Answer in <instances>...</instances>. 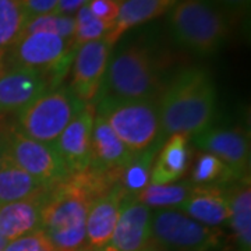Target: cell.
Instances as JSON below:
<instances>
[{
  "instance_id": "6da1fadb",
  "label": "cell",
  "mask_w": 251,
  "mask_h": 251,
  "mask_svg": "<svg viewBox=\"0 0 251 251\" xmlns=\"http://www.w3.org/2000/svg\"><path fill=\"white\" fill-rule=\"evenodd\" d=\"M116 186L113 179L88 168L46 191L39 229L54 251H73L85 246V221L92 201Z\"/></svg>"
},
{
  "instance_id": "7a4b0ae2",
  "label": "cell",
  "mask_w": 251,
  "mask_h": 251,
  "mask_svg": "<svg viewBox=\"0 0 251 251\" xmlns=\"http://www.w3.org/2000/svg\"><path fill=\"white\" fill-rule=\"evenodd\" d=\"M159 138L171 135L194 137L211 127L216 112V88L208 70L187 67L180 70L158 98Z\"/></svg>"
},
{
  "instance_id": "3957f363",
  "label": "cell",
  "mask_w": 251,
  "mask_h": 251,
  "mask_svg": "<svg viewBox=\"0 0 251 251\" xmlns=\"http://www.w3.org/2000/svg\"><path fill=\"white\" fill-rule=\"evenodd\" d=\"M165 57L150 45L133 44L109 62L95 99H158L166 82Z\"/></svg>"
},
{
  "instance_id": "277c9868",
  "label": "cell",
  "mask_w": 251,
  "mask_h": 251,
  "mask_svg": "<svg viewBox=\"0 0 251 251\" xmlns=\"http://www.w3.org/2000/svg\"><path fill=\"white\" fill-rule=\"evenodd\" d=\"M95 113L105 119L133 153L150 148L159 138L158 99H95Z\"/></svg>"
},
{
  "instance_id": "5b68a950",
  "label": "cell",
  "mask_w": 251,
  "mask_h": 251,
  "mask_svg": "<svg viewBox=\"0 0 251 251\" xmlns=\"http://www.w3.org/2000/svg\"><path fill=\"white\" fill-rule=\"evenodd\" d=\"M169 24L176 42L197 54L218 52L229 34L222 13L206 0H179L173 4Z\"/></svg>"
},
{
  "instance_id": "8992f818",
  "label": "cell",
  "mask_w": 251,
  "mask_h": 251,
  "mask_svg": "<svg viewBox=\"0 0 251 251\" xmlns=\"http://www.w3.org/2000/svg\"><path fill=\"white\" fill-rule=\"evenodd\" d=\"M85 108L69 85L44 92L31 105L18 112L17 125L21 134L46 144H54L63 130Z\"/></svg>"
},
{
  "instance_id": "52a82bcc",
  "label": "cell",
  "mask_w": 251,
  "mask_h": 251,
  "mask_svg": "<svg viewBox=\"0 0 251 251\" xmlns=\"http://www.w3.org/2000/svg\"><path fill=\"white\" fill-rule=\"evenodd\" d=\"M9 50L11 66L44 74L52 90L69 74L77 49L72 39L48 32H32L21 35Z\"/></svg>"
},
{
  "instance_id": "ba28073f",
  "label": "cell",
  "mask_w": 251,
  "mask_h": 251,
  "mask_svg": "<svg viewBox=\"0 0 251 251\" xmlns=\"http://www.w3.org/2000/svg\"><path fill=\"white\" fill-rule=\"evenodd\" d=\"M152 240L168 251H214L222 239L218 227L200 224L179 209H159L151 219Z\"/></svg>"
},
{
  "instance_id": "9c48e42d",
  "label": "cell",
  "mask_w": 251,
  "mask_h": 251,
  "mask_svg": "<svg viewBox=\"0 0 251 251\" xmlns=\"http://www.w3.org/2000/svg\"><path fill=\"white\" fill-rule=\"evenodd\" d=\"M6 155L46 190L53 188L70 176L53 144L32 140L21 134L14 126L9 128Z\"/></svg>"
},
{
  "instance_id": "30bf717a",
  "label": "cell",
  "mask_w": 251,
  "mask_h": 251,
  "mask_svg": "<svg viewBox=\"0 0 251 251\" xmlns=\"http://www.w3.org/2000/svg\"><path fill=\"white\" fill-rule=\"evenodd\" d=\"M112 46L102 38L77 48L73 60L69 88L82 103H92L99 90L110 62Z\"/></svg>"
},
{
  "instance_id": "8fae6325",
  "label": "cell",
  "mask_w": 251,
  "mask_h": 251,
  "mask_svg": "<svg viewBox=\"0 0 251 251\" xmlns=\"http://www.w3.org/2000/svg\"><path fill=\"white\" fill-rule=\"evenodd\" d=\"M204 151L225 162L239 180L250 179V138L242 128L208 127L193 137Z\"/></svg>"
},
{
  "instance_id": "7c38bea8",
  "label": "cell",
  "mask_w": 251,
  "mask_h": 251,
  "mask_svg": "<svg viewBox=\"0 0 251 251\" xmlns=\"http://www.w3.org/2000/svg\"><path fill=\"white\" fill-rule=\"evenodd\" d=\"M48 90L49 82L39 72L20 66L4 69L0 74V119L21 112Z\"/></svg>"
},
{
  "instance_id": "4fadbf2b",
  "label": "cell",
  "mask_w": 251,
  "mask_h": 251,
  "mask_svg": "<svg viewBox=\"0 0 251 251\" xmlns=\"http://www.w3.org/2000/svg\"><path fill=\"white\" fill-rule=\"evenodd\" d=\"M135 156L115 131L109 127L105 119L95 113L92 134H91L90 168L91 171L98 172L113 179L119 186L120 173L126 165Z\"/></svg>"
},
{
  "instance_id": "5bb4252c",
  "label": "cell",
  "mask_w": 251,
  "mask_h": 251,
  "mask_svg": "<svg viewBox=\"0 0 251 251\" xmlns=\"http://www.w3.org/2000/svg\"><path fill=\"white\" fill-rule=\"evenodd\" d=\"M151 208L135 197H127L122 205L116 227L100 251H141L152 240Z\"/></svg>"
},
{
  "instance_id": "9a60e30c",
  "label": "cell",
  "mask_w": 251,
  "mask_h": 251,
  "mask_svg": "<svg viewBox=\"0 0 251 251\" xmlns=\"http://www.w3.org/2000/svg\"><path fill=\"white\" fill-rule=\"evenodd\" d=\"M94 119L95 106L94 103H88L54 141V148L57 150L70 175L85 171L90 166L91 134Z\"/></svg>"
},
{
  "instance_id": "2e32d148",
  "label": "cell",
  "mask_w": 251,
  "mask_h": 251,
  "mask_svg": "<svg viewBox=\"0 0 251 251\" xmlns=\"http://www.w3.org/2000/svg\"><path fill=\"white\" fill-rule=\"evenodd\" d=\"M128 197L120 186L95 198L88 209L85 221V246L100 251L110 240L116 227L120 209Z\"/></svg>"
},
{
  "instance_id": "e0dca14e",
  "label": "cell",
  "mask_w": 251,
  "mask_h": 251,
  "mask_svg": "<svg viewBox=\"0 0 251 251\" xmlns=\"http://www.w3.org/2000/svg\"><path fill=\"white\" fill-rule=\"evenodd\" d=\"M180 209L200 224L218 227L229 221L227 190L219 186H193Z\"/></svg>"
},
{
  "instance_id": "ac0fdd59",
  "label": "cell",
  "mask_w": 251,
  "mask_h": 251,
  "mask_svg": "<svg viewBox=\"0 0 251 251\" xmlns=\"http://www.w3.org/2000/svg\"><path fill=\"white\" fill-rule=\"evenodd\" d=\"M188 140V137L180 134L171 135L165 140L153 162L150 184H173L187 173L191 159Z\"/></svg>"
},
{
  "instance_id": "d6986e66",
  "label": "cell",
  "mask_w": 251,
  "mask_h": 251,
  "mask_svg": "<svg viewBox=\"0 0 251 251\" xmlns=\"http://www.w3.org/2000/svg\"><path fill=\"white\" fill-rule=\"evenodd\" d=\"M45 194L0 204V236L11 242L38 230L41 227V211Z\"/></svg>"
},
{
  "instance_id": "ffe728a7",
  "label": "cell",
  "mask_w": 251,
  "mask_h": 251,
  "mask_svg": "<svg viewBox=\"0 0 251 251\" xmlns=\"http://www.w3.org/2000/svg\"><path fill=\"white\" fill-rule=\"evenodd\" d=\"M175 3L176 0H122L116 20L103 39L113 46L128 29L159 17Z\"/></svg>"
},
{
  "instance_id": "44dd1931",
  "label": "cell",
  "mask_w": 251,
  "mask_h": 251,
  "mask_svg": "<svg viewBox=\"0 0 251 251\" xmlns=\"http://www.w3.org/2000/svg\"><path fill=\"white\" fill-rule=\"evenodd\" d=\"M229 194V225L239 251H251V187L250 179L233 183Z\"/></svg>"
},
{
  "instance_id": "7402d4cb",
  "label": "cell",
  "mask_w": 251,
  "mask_h": 251,
  "mask_svg": "<svg viewBox=\"0 0 251 251\" xmlns=\"http://www.w3.org/2000/svg\"><path fill=\"white\" fill-rule=\"evenodd\" d=\"M46 191L39 181L11 161L4 151L0 162V204L42 196Z\"/></svg>"
},
{
  "instance_id": "603a6c76",
  "label": "cell",
  "mask_w": 251,
  "mask_h": 251,
  "mask_svg": "<svg viewBox=\"0 0 251 251\" xmlns=\"http://www.w3.org/2000/svg\"><path fill=\"white\" fill-rule=\"evenodd\" d=\"M165 141L158 140L150 148L140 153H135V156L126 165V168L120 173L119 186L123 188L128 197L138 196L144 188L150 184L151 171L158 151Z\"/></svg>"
},
{
  "instance_id": "cb8c5ba5",
  "label": "cell",
  "mask_w": 251,
  "mask_h": 251,
  "mask_svg": "<svg viewBox=\"0 0 251 251\" xmlns=\"http://www.w3.org/2000/svg\"><path fill=\"white\" fill-rule=\"evenodd\" d=\"M28 20L20 0H0V52L6 53L21 38Z\"/></svg>"
},
{
  "instance_id": "d4e9b609",
  "label": "cell",
  "mask_w": 251,
  "mask_h": 251,
  "mask_svg": "<svg viewBox=\"0 0 251 251\" xmlns=\"http://www.w3.org/2000/svg\"><path fill=\"white\" fill-rule=\"evenodd\" d=\"M233 171L215 155L208 152L200 153L196 159L194 168L191 171V184L193 186H219L227 183H236Z\"/></svg>"
},
{
  "instance_id": "484cf974",
  "label": "cell",
  "mask_w": 251,
  "mask_h": 251,
  "mask_svg": "<svg viewBox=\"0 0 251 251\" xmlns=\"http://www.w3.org/2000/svg\"><path fill=\"white\" fill-rule=\"evenodd\" d=\"M193 188L191 183H173L165 186L148 184L135 198L148 208L179 209Z\"/></svg>"
},
{
  "instance_id": "4316f807",
  "label": "cell",
  "mask_w": 251,
  "mask_h": 251,
  "mask_svg": "<svg viewBox=\"0 0 251 251\" xmlns=\"http://www.w3.org/2000/svg\"><path fill=\"white\" fill-rule=\"evenodd\" d=\"M74 21H75V27H74V35H73L72 42L75 49L84 44L105 38L109 28H110V25L102 23L95 16H92V13L87 6H82L77 11Z\"/></svg>"
},
{
  "instance_id": "83f0119b",
  "label": "cell",
  "mask_w": 251,
  "mask_h": 251,
  "mask_svg": "<svg viewBox=\"0 0 251 251\" xmlns=\"http://www.w3.org/2000/svg\"><path fill=\"white\" fill-rule=\"evenodd\" d=\"M75 21L73 16H62V14H46L38 17L29 18L27 25L24 28V34L32 32H48L62 36L66 39H73Z\"/></svg>"
},
{
  "instance_id": "f1b7e54d",
  "label": "cell",
  "mask_w": 251,
  "mask_h": 251,
  "mask_svg": "<svg viewBox=\"0 0 251 251\" xmlns=\"http://www.w3.org/2000/svg\"><path fill=\"white\" fill-rule=\"evenodd\" d=\"M50 249L53 247L46 239L45 233L41 229H38L32 233H28L9 242L4 251H49Z\"/></svg>"
},
{
  "instance_id": "f546056e",
  "label": "cell",
  "mask_w": 251,
  "mask_h": 251,
  "mask_svg": "<svg viewBox=\"0 0 251 251\" xmlns=\"http://www.w3.org/2000/svg\"><path fill=\"white\" fill-rule=\"evenodd\" d=\"M85 6L92 13V16H95L102 23L112 25L119 14L120 0H90Z\"/></svg>"
},
{
  "instance_id": "4dcf8cb0",
  "label": "cell",
  "mask_w": 251,
  "mask_h": 251,
  "mask_svg": "<svg viewBox=\"0 0 251 251\" xmlns=\"http://www.w3.org/2000/svg\"><path fill=\"white\" fill-rule=\"evenodd\" d=\"M20 1L29 18L53 14L59 4V0H20Z\"/></svg>"
},
{
  "instance_id": "1f68e13d",
  "label": "cell",
  "mask_w": 251,
  "mask_h": 251,
  "mask_svg": "<svg viewBox=\"0 0 251 251\" xmlns=\"http://www.w3.org/2000/svg\"><path fill=\"white\" fill-rule=\"evenodd\" d=\"M90 0H59V4L54 10L53 14H62V16H72L73 13L85 6Z\"/></svg>"
},
{
  "instance_id": "d6a6232c",
  "label": "cell",
  "mask_w": 251,
  "mask_h": 251,
  "mask_svg": "<svg viewBox=\"0 0 251 251\" xmlns=\"http://www.w3.org/2000/svg\"><path fill=\"white\" fill-rule=\"evenodd\" d=\"M218 1L230 11H244L250 4V0H218Z\"/></svg>"
},
{
  "instance_id": "836d02e7",
  "label": "cell",
  "mask_w": 251,
  "mask_h": 251,
  "mask_svg": "<svg viewBox=\"0 0 251 251\" xmlns=\"http://www.w3.org/2000/svg\"><path fill=\"white\" fill-rule=\"evenodd\" d=\"M9 125H4L0 122V162L3 159V155L6 151V143H7V134H9Z\"/></svg>"
},
{
  "instance_id": "e575fe53",
  "label": "cell",
  "mask_w": 251,
  "mask_h": 251,
  "mask_svg": "<svg viewBox=\"0 0 251 251\" xmlns=\"http://www.w3.org/2000/svg\"><path fill=\"white\" fill-rule=\"evenodd\" d=\"M141 251H166V250H163L161 246H158V244L153 242V240H151V242L148 243V244H147Z\"/></svg>"
},
{
  "instance_id": "d590c367",
  "label": "cell",
  "mask_w": 251,
  "mask_h": 251,
  "mask_svg": "<svg viewBox=\"0 0 251 251\" xmlns=\"http://www.w3.org/2000/svg\"><path fill=\"white\" fill-rule=\"evenodd\" d=\"M4 54L3 52H0V74L3 73V70L6 69V64H4Z\"/></svg>"
},
{
  "instance_id": "8d00e7d4",
  "label": "cell",
  "mask_w": 251,
  "mask_h": 251,
  "mask_svg": "<svg viewBox=\"0 0 251 251\" xmlns=\"http://www.w3.org/2000/svg\"><path fill=\"white\" fill-rule=\"evenodd\" d=\"M7 244H9V240H6L3 236H0V251H4Z\"/></svg>"
},
{
  "instance_id": "74e56055",
  "label": "cell",
  "mask_w": 251,
  "mask_h": 251,
  "mask_svg": "<svg viewBox=\"0 0 251 251\" xmlns=\"http://www.w3.org/2000/svg\"><path fill=\"white\" fill-rule=\"evenodd\" d=\"M73 251H95L90 249V247H87V246H84V247H81V249H77V250H73Z\"/></svg>"
},
{
  "instance_id": "f35d334b",
  "label": "cell",
  "mask_w": 251,
  "mask_h": 251,
  "mask_svg": "<svg viewBox=\"0 0 251 251\" xmlns=\"http://www.w3.org/2000/svg\"><path fill=\"white\" fill-rule=\"evenodd\" d=\"M49 251H54V250H53V249H50V250H49Z\"/></svg>"
}]
</instances>
